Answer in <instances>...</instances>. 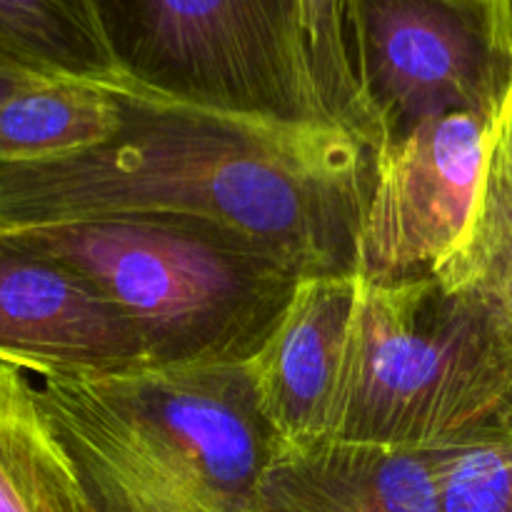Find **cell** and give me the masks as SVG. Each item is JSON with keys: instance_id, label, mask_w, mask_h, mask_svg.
Masks as SVG:
<instances>
[{"instance_id": "1", "label": "cell", "mask_w": 512, "mask_h": 512, "mask_svg": "<svg viewBox=\"0 0 512 512\" xmlns=\"http://www.w3.org/2000/svg\"><path fill=\"white\" fill-rule=\"evenodd\" d=\"M373 153L320 120L228 108L140 78L113 143L0 168V233L100 220L205 225L295 275L355 273Z\"/></svg>"}, {"instance_id": "2", "label": "cell", "mask_w": 512, "mask_h": 512, "mask_svg": "<svg viewBox=\"0 0 512 512\" xmlns=\"http://www.w3.org/2000/svg\"><path fill=\"white\" fill-rule=\"evenodd\" d=\"M38 388L98 512H268L275 433L240 363L53 373Z\"/></svg>"}, {"instance_id": "3", "label": "cell", "mask_w": 512, "mask_h": 512, "mask_svg": "<svg viewBox=\"0 0 512 512\" xmlns=\"http://www.w3.org/2000/svg\"><path fill=\"white\" fill-rule=\"evenodd\" d=\"M512 405V320L435 275H358L330 438L438 448Z\"/></svg>"}, {"instance_id": "4", "label": "cell", "mask_w": 512, "mask_h": 512, "mask_svg": "<svg viewBox=\"0 0 512 512\" xmlns=\"http://www.w3.org/2000/svg\"><path fill=\"white\" fill-rule=\"evenodd\" d=\"M83 275L140 335L150 368L243 363L300 275L205 225L100 220L0 233Z\"/></svg>"}, {"instance_id": "5", "label": "cell", "mask_w": 512, "mask_h": 512, "mask_svg": "<svg viewBox=\"0 0 512 512\" xmlns=\"http://www.w3.org/2000/svg\"><path fill=\"white\" fill-rule=\"evenodd\" d=\"M370 153L425 120H500L512 93V0H338Z\"/></svg>"}, {"instance_id": "6", "label": "cell", "mask_w": 512, "mask_h": 512, "mask_svg": "<svg viewBox=\"0 0 512 512\" xmlns=\"http://www.w3.org/2000/svg\"><path fill=\"white\" fill-rule=\"evenodd\" d=\"M120 65L165 90L320 120L310 0H95Z\"/></svg>"}, {"instance_id": "7", "label": "cell", "mask_w": 512, "mask_h": 512, "mask_svg": "<svg viewBox=\"0 0 512 512\" xmlns=\"http://www.w3.org/2000/svg\"><path fill=\"white\" fill-rule=\"evenodd\" d=\"M500 120L450 113L373 153L355 275H430L468 245L483 208Z\"/></svg>"}, {"instance_id": "8", "label": "cell", "mask_w": 512, "mask_h": 512, "mask_svg": "<svg viewBox=\"0 0 512 512\" xmlns=\"http://www.w3.org/2000/svg\"><path fill=\"white\" fill-rule=\"evenodd\" d=\"M0 360L33 375L150 368L145 345L83 275L0 238Z\"/></svg>"}, {"instance_id": "9", "label": "cell", "mask_w": 512, "mask_h": 512, "mask_svg": "<svg viewBox=\"0 0 512 512\" xmlns=\"http://www.w3.org/2000/svg\"><path fill=\"white\" fill-rule=\"evenodd\" d=\"M355 293V273L298 278L273 328L240 363L255 408L280 443L330 438Z\"/></svg>"}, {"instance_id": "10", "label": "cell", "mask_w": 512, "mask_h": 512, "mask_svg": "<svg viewBox=\"0 0 512 512\" xmlns=\"http://www.w3.org/2000/svg\"><path fill=\"white\" fill-rule=\"evenodd\" d=\"M268 512H443L428 448L275 438L260 478Z\"/></svg>"}, {"instance_id": "11", "label": "cell", "mask_w": 512, "mask_h": 512, "mask_svg": "<svg viewBox=\"0 0 512 512\" xmlns=\"http://www.w3.org/2000/svg\"><path fill=\"white\" fill-rule=\"evenodd\" d=\"M138 75L38 78L0 103V168L55 163L113 143Z\"/></svg>"}, {"instance_id": "12", "label": "cell", "mask_w": 512, "mask_h": 512, "mask_svg": "<svg viewBox=\"0 0 512 512\" xmlns=\"http://www.w3.org/2000/svg\"><path fill=\"white\" fill-rule=\"evenodd\" d=\"M0 512H98L28 370L0 360Z\"/></svg>"}, {"instance_id": "13", "label": "cell", "mask_w": 512, "mask_h": 512, "mask_svg": "<svg viewBox=\"0 0 512 512\" xmlns=\"http://www.w3.org/2000/svg\"><path fill=\"white\" fill-rule=\"evenodd\" d=\"M0 60L40 75L120 78L95 0H0Z\"/></svg>"}, {"instance_id": "14", "label": "cell", "mask_w": 512, "mask_h": 512, "mask_svg": "<svg viewBox=\"0 0 512 512\" xmlns=\"http://www.w3.org/2000/svg\"><path fill=\"white\" fill-rule=\"evenodd\" d=\"M445 290H470L512 320V158L495 143L483 208L468 245L435 270Z\"/></svg>"}, {"instance_id": "15", "label": "cell", "mask_w": 512, "mask_h": 512, "mask_svg": "<svg viewBox=\"0 0 512 512\" xmlns=\"http://www.w3.org/2000/svg\"><path fill=\"white\" fill-rule=\"evenodd\" d=\"M443 512H512V405L458 440L428 448Z\"/></svg>"}, {"instance_id": "16", "label": "cell", "mask_w": 512, "mask_h": 512, "mask_svg": "<svg viewBox=\"0 0 512 512\" xmlns=\"http://www.w3.org/2000/svg\"><path fill=\"white\" fill-rule=\"evenodd\" d=\"M38 78H63V75H40V73H30V70L18 68V65H10L0 60V103L8 98L10 93H15L23 85L33 83Z\"/></svg>"}, {"instance_id": "17", "label": "cell", "mask_w": 512, "mask_h": 512, "mask_svg": "<svg viewBox=\"0 0 512 512\" xmlns=\"http://www.w3.org/2000/svg\"><path fill=\"white\" fill-rule=\"evenodd\" d=\"M498 138H500V143H503V148L508 150L510 158H512V93H510L508 103H505L503 115H500Z\"/></svg>"}]
</instances>
